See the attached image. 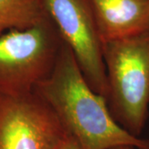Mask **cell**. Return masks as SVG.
Returning a JSON list of instances; mask_svg holds the SVG:
<instances>
[{
  "label": "cell",
  "instance_id": "ba28073f",
  "mask_svg": "<svg viewBox=\"0 0 149 149\" xmlns=\"http://www.w3.org/2000/svg\"><path fill=\"white\" fill-rule=\"evenodd\" d=\"M60 149H81L78 143L72 137L69 136L68 139L65 140L63 145Z\"/></svg>",
  "mask_w": 149,
  "mask_h": 149
},
{
  "label": "cell",
  "instance_id": "5b68a950",
  "mask_svg": "<svg viewBox=\"0 0 149 149\" xmlns=\"http://www.w3.org/2000/svg\"><path fill=\"white\" fill-rule=\"evenodd\" d=\"M69 136L36 93L0 95V149H60Z\"/></svg>",
  "mask_w": 149,
  "mask_h": 149
},
{
  "label": "cell",
  "instance_id": "7a4b0ae2",
  "mask_svg": "<svg viewBox=\"0 0 149 149\" xmlns=\"http://www.w3.org/2000/svg\"><path fill=\"white\" fill-rule=\"evenodd\" d=\"M107 102L123 128L139 137L148 118L149 31L104 43Z\"/></svg>",
  "mask_w": 149,
  "mask_h": 149
},
{
  "label": "cell",
  "instance_id": "277c9868",
  "mask_svg": "<svg viewBox=\"0 0 149 149\" xmlns=\"http://www.w3.org/2000/svg\"><path fill=\"white\" fill-rule=\"evenodd\" d=\"M62 42L71 50L85 78L107 100L103 42L89 0H40Z\"/></svg>",
  "mask_w": 149,
  "mask_h": 149
},
{
  "label": "cell",
  "instance_id": "52a82bcc",
  "mask_svg": "<svg viewBox=\"0 0 149 149\" xmlns=\"http://www.w3.org/2000/svg\"><path fill=\"white\" fill-rule=\"evenodd\" d=\"M46 16L40 0H0V36L32 27Z\"/></svg>",
  "mask_w": 149,
  "mask_h": 149
},
{
  "label": "cell",
  "instance_id": "6da1fadb",
  "mask_svg": "<svg viewBox=\"0 0 149 149\" xmlns=\"http://www.w3.org/2000/svg\"><path fill=\"white\" fill-rule=\"evenodd\" d=\"M33 92L52 109L81 149H149V140L134 136L114 119L106 98L91 88L64 43L52 72Z\"/></svg>",
  "mask_w": 149,
  "mask_h": 149
},
{
  "label": "cell",
  "instance_id": "8992f818",
  "mask_svg": "<svg viewBox=\"0 0 149 149\" xmlns=\"http://www.w3.org/2000/svg\"><path fill=\"white\" fill-rule=\"evenodd\" d=\"M104 43L149 31V0H89Z\"/></svg>",
  "mask_w": 149,
  "mask_h": 149
},
{
  "label": "cell",
  "instance_id": "3957f363",
  "mask_svg": "<svg viewBox=\"0 0 149 149\" xmlns=\"http://www.w3.org/2000/svg\"><path fill=\"white\" fill-rule=\"evenodd\" d=\"M63 42L47 15L25 29L0 36V95L32 93L52 72Z\"/></svg>",
  "mask_w": 149,
  "mask_h": 149
},
{
  "label": "cell",
  "instance_id": "9c48e42d",
  "mask_svg": "<svg viewBox=\"0 0 149 149\" xmlns=\"http://www.w3.org/2000/svg\"><path fill=\"white\" fill-rule=\"evenodd\" d=\"M111 149H136L133 147H130V146H119V147H116Z\"/></svg>",
  "mask_w": 149,
  "mask_h": 149
}]
</instances>
